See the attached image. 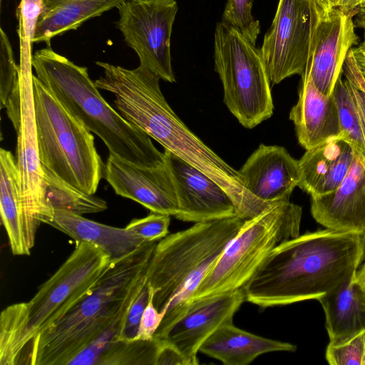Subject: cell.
Instances as JSON below:
<instances>
[{
	"mask_svg": "<svg viewBox=\"0 0 365 365\" xmlns=\"http://www.w3.org/2000/svg\"><path fill=\"white\" fill-rule=\"evenodd\" d=\"M48 225L76 242H88L99 247L109 255L111 260L130 254L145 242L126 227L104 225L65 210H54Z\"/></svg>",
	"mask_w": 365,
	"mask_h": 365,
	"instance_id": "603a6c76",
	"label": "cell"
},
{
	"mask_svg": "<svg viewBox=\"0 0 365 365\" xmlns=\"http://www.w3.org/2000/svg\"><path fill=\"white\" fill-rule=\"evenodd\" d=\"M160 340L155 365H185L182 354L173 345Z\"/></svg>",
	"mask_w": 365,
	"mask_h": 365,
	"instance_id": "8d00e7d4",
	"label": "cell"
},
{
	"mask_svg": "<svg viewBox=\"0 0 365 365\" xmlns=\"http://www.w3.org/2000/svg\"><path fill=\"white\" fill-rule=\"evenodd\" d=\"M41 167L45 205L52 217L53 211L57 210L82 215L103 212L108 208L102 198L73 187L47 167L42 165Z\"/></svg>",
	"mask_w": 365,
	"mask_h": 365,
	"instance_id": "484cf974",
	"label": "cell"
},
{
	"mask_svg": "<svg viewBox=\"0 0 365 365\" xmlns=\"http://www.w3.org/2000/svg\"><path fill=\"white\" fill-rule=\"evenodd\" d=\"M33 43L51 40L66 31L76 30L86 21L118 8L123 0H41Z\"/></svg>",
	"mask_w": 365,
	"mask_h": 365,
	"instance_id": "d4e9b609",
	"label": "cell"
},
{
	"mask_svg": "<svg viewBox=\"0 0 365 365\" xmlns=\"http://www.w3.org/2000/svg\"><path fill=\"white\" fill-rule=\"evenodd\" d=\"M245 187L268 204L289 200L301 178L299 160L282 146L260 144L238 170Z\"/></svg>",
	"mask_w": 365,
	"mask_h": 365,
	"instance_id": "e0dca14e",
	"label": "cell"
},
{
	"mask_svg": "<svg viewBox=\"0 0 365 365\" xmlns=\"http://www.w3.org/2000/svg\"><path fill=\"white\" fill-rule=\"evenodd\" d=\"M110 262L99 247L76 242L71 254L29 302L1 312L0 364L27 365L36 341L88 293Z\"/></svg>",
	"mask_w": 365,
	"mask_h": 365,
	"instance_id": "277c9868",
	"label": "cell"
},
{
	"mask_svg": "<svg viewBox=\"0 0 365 365\" xmlns=\"http://www.w3.org/2000/svg\"><path fill=\"white\" fill-rule=\"evenodd\" d=\"M104 76L95 81L98 88L115 96L114 106L128 122L145 132L171 152L209 176L228 194L236 215L243 220L252 218L269 204L252 195L238 173L176 115L160 87V78L139 66L127 69L97 61Z\"/></svg>",
	"mask_w": 365,
	"mask_h": 365,
	"instance_id": "6da1fadb",
	"label": "cell"
},
{
	"mask_svg": "<svg viewBox=\"0 0 365 365\" xmlns=\"http://www.w3.org/2000/svg\"><path fill=\"white\" fill-rule=\"evenodd\" d=\"M353 16L335 7L323 10L317 23L304 73L324 95L332 93L349 51L359 43Z\"/></svg>",
	"mask_w": 365,
	"mask_h": 365,
	"instance_id": "9a60e30c",
	"label": "cell"
},
{
	"mask_svg": "<svg viewBox=\"0 0 365 365\" xmlns=\"http://www.w3.org/2000/svg\"><path fill=\"white\" fill-rule=\"evenodd\" d=\"M356 273L317 299L324 312L330 345H341L365 333V294Z\"/></svg>",
	"mask_w": 365,
	"mask_h": 365,
	"instance_id": "44dd1931",
	"label": "cell"
},
{
	"mask_svg": "<svg viewBox=\"0 0 365 365\" xmlns=\"http://www.w3.org/2000/svg\"><path fill=\"white\" fill-rule=\"evenodd\" d=\"M254 0H227L222 22L237 30L252 43H256L260 32L259 21L252 14Z\"/></svg>",
	"mask_w": 365,
	"mask_h": 365,
	"instance_id": "f1b7e54d",
	"label": "cell"
},
{
	"mask_svg": "<svg viewBox=\"0 0 365 365\" xmlns=\"http://www.w3.org/2000/svg\"><path fill=\"white\" fill-rule=\"evenodd\" d=\"M342 73L351 88L365 143V77L358 67L351 49L344 63Z\"/></svg>",
	"mask_w": 365,
	"mask_h": 365,
	"instance_id": "1f68e13d",
	"label": "cell"
},
{
	"mask_svg": "<svg viewBox=\"0 0 365 365\" xmlns=\"http://www.w3.org/2000/svg\"><path fill=\"white\" fill-rule=\"evenodd\" d=\"M365 6V0H336V7L354 16L356 11Z\"/></svg>",
	"mask_w": 365,
	"mask_h": 365,
	"instance_id": "74e56055",
	"label": "cell"
},
{
	"mask_svg": "<svg viewBox=\"0 0 365 365\" xmlns=\"http://www.w3.org/2000/svg\"><path fill=\"white\" fill-rule=\"evenodd\" d=\"M42 9L41 0H21L16 10L19 22L18 31L21 41L31 48L38 16Z\"/></svg>",
	"mask_w": 365,
	"mask_h": 365,
	"instance_id": "836d02e7",
	"label": "cell"
},
{
	"mask_svg": "<svg viewBox=\"0 0 365 365\" xmlns=\"http://www.w3.org/2000/svg\"><path fill=\"white\" fill-rule=\"evenodd\" d=\"M324 10L336 7V0H314Z\"/></svg>",
	"mask_w": 365,
	"mask_h": 365,
	"instance_id": "60d3db41",
	"label": "cell"
},
{
	"mask_svg": "<svg viewBox=\"0 0 365 365\" xmlns=\"http://www.w3.org/2000/svg\"><path fill=\"white\" fill-rule=\"evenodd\" d=\"M151 292L147 282L129 308L124 327L118 340L131 341L135 339L143 314L148 304Z\"/></svg>",
	"mask_w": 365,
	"mask_h": 365,
	"instance_id": "e575fe53",
	"label": "cell"
},
{
	"mask_svg": "<svg viewBox=\"0 0 365 365\" xmlns=\"http://www.w3.org/2000/svg\"><path fill=\"white\" fill-rule=\"evenodd\" d=\"M323 10L314 0H279L259 48L272 84L304 74Z\"/></svg>",
	"mask_w": 365,
	"mask_h": 365,
	"instance_id": "30bf717a",
	"label": "cell"
},
{
	"mask_svg": "<svg viewBox=\"0 0 365 365\" xmlns=\"http://www.w3.org/2000/svg\"><path fill=\"white\" fill-rule=\"evenodd\" d=\"M150 292L151 296L143 314L135 339H153L165 315L164 312H160L155 308L153 301V292L151 290Z\"/></svg>",
	"mask_w": 365,
	"mask_h": 365,
	"instance_id": "d590c367",
	"label": "cell"
},
{
	"mask_svg": "<svg viewBox=\"0 0 365 365\" xmlns=\"http://www.w3.org/2000/svg\"><path fill=\"white\" fill-rule=\"evenodd\" d=\"M331 94L338 110L340 137L349 143L354 156L365 165V143L359 117L349 84L341 76L337 79Z\"/></svg>",
	"mask_w": 365,
	"mask_h": 365,
	"instance_id": "4316f807",
	"label": "cell"
},
{
	"mask_svg": "<svg viewBox=\"0 0 365 365\" xmlns=\"http://www.w3.org/2000/svg\"><path fill=\"white\" fill-rule=\"evenodd\" d=\"M0 214L13 255H29L36 232L24 215L16 158L4 148L0 149Z\"/></svg>",
	"mask_w": 365,
	"mask_h": 365,
	"instance_id": "7402d4cb",
	"label": "cell"
},
{
	"mask_svg": "<svg viewBox=\"0 0 365 365\" xmlns=\"http://www.w3.org/2000/svg\"><path fill=\"white\" fill-rule=\"evenodd\" d=\"M31 66L38 79L73 116L103 141L109 153L140 166L164 163V153L151 138L105 101L86 67L75 64L51 46L31 56Z\"/></svg>",
	"mask_w": 365,
	"mask_h": 365,
	"instance_id": "5b68a950",
	"label": "cell"
},
{
	"mask_svg": "<svg viewBox=\"0 0 365 365\" xmlns=\"http://www.w3.org/2000/svg\"><path fill=\"white\" fill-rule=\"evenodd\" d=\"M214 62L224 103L243 127L252 129L271 118V82L259 49L222 21L215 31Z\"/></svg>",
	"mask_w": 365,
	"mask_h": 365,
	"instance_id": "9c48e42d",
	"label": "cell"
},
{
	"mask_svg": "<svg viewBox=\"0 0 365 365\" xmlns=\"http://www.w3.org/2000/svg\"><path fill=\"white\" fill-rule=\"evenodd\" d=\"M157 242H145L130 254L111 260L88 293L36 341L28 364L68 365L96 339L131 305L147 283Z\"/></svg>",
	"mask_w": 365,
	"mask_h": 365,
	"instance_id": "3957f363",
	"label": "cell"
},
{
	"mask_svg": "<svg viewBox=\"0 0 365 365\" xmlns=\"http://www.w3.org/2000/svg\"><path fill=\"white\" fill-rule=\"evenodd\" d=\"M297 140L306 150L341 135L334 98L324 95L314 84L310 76H301L298 101L289 112Z\"/></svg>",
	"mask_w": 365,
	"mask_h": 365,
	"instance_id": "d6986e66",
	"label": "cell"
},
{
	"mask_svg": "<svg viewBox=\"0 0 365 365\" xmlns=\"http://www.w3.org/2000/svg\"><path fill=\"white\" fill-rule=\"evenodd\" d=\"M364 237L329 229L277 245L243 287L245 300L262 308L317 299L357 269Z\"/></svg>",
	"mask_w": 365,
	"mask_h": 365,
	"instance_id": "7a4b0ae2",
	"label": "cell"
},
{
	"mask_svg": "<svg viewBox=\"0 0 365 365\" xmlns=\"http://www.w3.org/2000/svg\"><path fill=\"white\" fill-rule=\"evenodd\" d=\"M311 213L327 229L365 237V165L356 157L335 190L311 196Z\"/></svg>",
	"mask_w": 365,
	"mask_h": 365,
	"instance_id": "ac0fdd59",
	"label": "cell"
},
{
	"mask_svg": "<svg viewBox=\"0 0 365 365\" xmlns=\"http://www.w3.org/2000/svg\"><path fill=\"white\" fill-rule=\"evenodd\" d=\"M0 39V99L3 108L19 91L21 67L16 63L11 43L2 29Z\"/></svg>",
	"mask_w": 365,
	"mask_h": 365,
	"instance_id": "f546056e",
	"label": "cell"
},
{
	"mask_svg": "<svg viewBox=\"0 0 365 365\" xmlns=\"http://www.w3.org/2000/svg\"><path fill=\"white\" fill-rule=\"evenodd\" d=\"M354 159L351 145L340 136L307 150L299 160L301 178L298 187L310 196L328 193L344 180Z\"/></svg>",
	"mask_w": 365,
	"mask_h": 365,
	"instance_id": "ffe728a7",
	"label": "cell"
},
{
	"mask_svg": "<svg viewBox=\"0 0 365 365\" xmlns=\"http://www.w3.org/2000/svg\"><path fill=\"white\" fill-rule=\"evenodd\" d=\"M325 356L331 365H365V333L341 345L328 344Z\"/></svg>",
	"mask_w": 365,
	"mask_h": 365,
	"instance_id": "4dcf8cb0",
	"label": "cell"
},
{
	"mask_svg": "<svg viewBox=\"0 0 365 365\" xmlns=\"http://www.w3.org/2000/svg\"><path fill=\"white\" fill-rule=\"evenodd\" d=\"M243 222L237 216L197 222L157 242L147 282L160 312L170 317L186 307L207 270Z\"/></svg>",
	"mask_w": 365,
	"mask_h": 365,
	"instance_id": "8992f818",
	"label": "cell"
},
{
	"mask_svg": "<svg viewBox=\"0 0 365 365\" xmlns=\"http://www.w3.org/2000/svg\"><path fill=\"white\" fill-rule=\"evenodd\" d=\"M245 301L243 289L192 300L160 339L175 347L185 365L198 364L201 346L220 327L233 323L235 314Z\"/></svg>",
	"mask_w": 365,
	"mask_h": 365,
	"instance_id": "4fadbf2b",
	"label": "cell"
},
{
	"mask_svg": "<svg viewBox=\"0 0 365 365\" xmlns=\"http://www.w3.org/2000/svg\"><path fill=\"white\" fill-rule=\"evenodd\" d=\"M160 340H117L100 356L96 365H155Z\"/></svg>",
	"mask_w": 365,
	"mask_h": 365,
	"instance_id": "83f0119b",
	"label": "cell"
},
{
	"mask_svg": "<svg viewBox=\"0 0 365 365\" xmlns=\"http://www.w3.org/2000/svg\"><path fill=\"white\" fill-rule=\"evenodd\" d=\"M104 178L115 194L142 205L152 212L174 216L178 205L169 168L164 163L140 166L109 153Z\"/></svg>",
	"mask_w": 365,
	"mask_h": 365,
	"instance_id": "2e32d148",
	"label": "cell"
},
{
	"mask_svg": "<svg viewBox=\"0 0 365 365\" xmlns=\"http://www.w3.org/2000/svg\"><path fill=\"white\" fill-rule=\"evenodd\" d=\"M302 216V207L287 200L272 203L244 220L207 270L190 302L242 289L277 245L299 235Z\"/></svg>",
	"mask_w": 365,
	"mask_h": 365,
	"instance_id": "ba28073f",
	"label": "cell"
},
{
	"mask_svg": "<svg viewBox=\"0 0 365 365\" xmlns=\"http://www.w3.org/2000/svg\"><path fill=\"white\" fill-rule=\"evenodd\" d=\"M296 349L292 344L264 338L230 323L217 329L199 351L225 365H247L263 354Z\"/></svg>",
	"mask_w": 365,
	"mask_h": 365,
	"instance_id": "cb8c5ba5",
	"label": "cell"
},
{
	"mask_svg": "<svg viewBox=\"0 0 365 365\" xmlns=\"http://www.w3.org/2000/svg\"><path fill=\"white\" fill-rule=\"evenodd\" d=\"M170 216L152 212L148 216L133 219L125 227L145 242L158 241L168 235Z\"/></svg>",
	"mask_w": 365,
	"mask_h": 365,
	"instance_id": "d6a6232c",
	"label": "cell"
},
{
	"mask_svg": "<svg viewBox=\"0 0 365 365\" xmlns=\"http://www.w3.org/2000/svg\"><path fill=\"white\" fill-rule=\"evenodd\" d=\"M32 83L41 165L73 187L94 195L106 169L94 136L34 74Z\"/></svg>",
	"mask_w": 365,
	"mask_h": 365,
	"instance_id": "52a82bcc",
	"label": "cell"
},
{
	"mask_svg": "<svg viewBox=\"0 0 365 365\" xmlns=\"http://www.w3.org/2000/svg\"><path fill=\"white\" fill-rule=\"evenodd\" d=\"M356 279L365 294V262L363 264L359 271L357 272Z\"/></svg>",
	"mask_w": 365,
	"mask_h": 365,
	"instance_id": "b9f144b4",
	"label": "cell"
},
{
	"mask_svg": "<svg viewBox=\"0 0 365 365\" xmlns=\"http://www.w3.org/2000/svg\"><path fill=\"white\" fill-rule=\"evenodd\" d=\"M364 243H365V237H364Z\"/></svg>",
	"mask_w": 365,
	"mask_h": 365,
	"instance_id": "7bdbcfd3",
	"label": "cell"
},
{
	"mask_svg": "<svg viewBox=\"0 0 365 365\" xmlns=\"http://www.w3.org/2000/svg\"><path fill=\"white\" fill-rule=\"evenodd\" d=\"M116 27L137 53L140 66L160 79L175 82L170 37L178 6L175 0H123Z\"/></svg>",
	"mask_w": 365,
	"mask_h": 365,
	"instance_id": "8fae6325",
	"label": "cell"
},
{
	"mask_svg": "<svg viewBox=\"0 0 365 365\" xmlns=\"http://www.w3.org/2000/svg\"><path fill=\"white\" fill-rule=\"evenodd\" d=\"M20 108L17 125L16 164L22 206L26 220L36 232L52 215L46 209L43 190V170L39 158L34 112L31 61H21Z\"/></svg>",
	"mask_w": 365,
	"mask_h": 365,
	"instance_id": "7c38bea8",
	"label": "cell"
},
{
	"mask_svg": "<svg viewBox=\"0 0 365 365\" xmlns=\"http://www.w3.org/2000/svg\"><path fill=\"white\" fill-rule=\"evenodd\" d=\"M352 53L361 73L365 77V46L361 43L352 48Z\"/></svg>",
	"mask_w": 365,
	"mask_h": 365,
	"instance_id": "f35d334b",
	"label": "cell"
},
{
	"mask_svg": "<svg viewBox=\"0 0 365 365\" xmlns=\"http://www.w3.org/2000/svg\"><path fill=\"white\" fill-rule=\"evenodd\" d=\"M163 153L177 196L175 218L197 223L237 216L233 201L216 182L171 152Z\"/></svg>",
	"mask_w": 365,
	"mask_h": 365,
	"instance_id": "5bb4252c",
	"label": "cell"
},
{
	"mask_svg": "<svg viewBox=\"0 0 365 365\" xmlns=\"http://www.w3.org/2000/svg\"><path fill=\"white\" fill-rule=\"evenodd\" d=\"M355 14L356 26L364 29V41L361 44L365 46V6L359 9Z\"/></svg>",
	"mask_w": 365,
	"mask_h": 365,
	"instance_id": "ab89813d",
	"label": "cell"
}]
</instances>
